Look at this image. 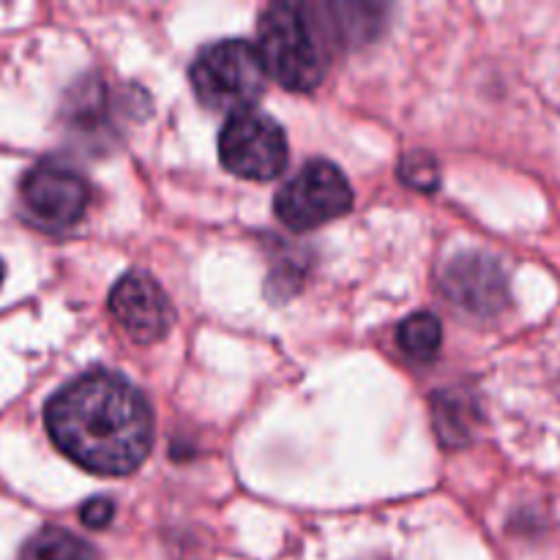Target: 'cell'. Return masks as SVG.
<instances>
[{
    "mask_svg": "<svg viewBox=\"0 0 560 560\" xmlns=\"http://www.w3.org/2000/svg\"><path fill=\"white\" fill-rule=\"evenodd\" d=\"M55 446L98 476H129L153 446V413L140 388L115 372H85L44 410Z\"/></svg>",
    "mask_w": 560,
    "mask_h": 560,
    "instance_id": "cell-1",
    "label": "cell"
},
{
    "mask_svg": "<svg viewBox=\"0 0 560 560\" xmlns=\"http://www.w3.org/2000/svg\"><path fill=\"white\" fill-rule=\"evenodd\" d=\"M266 74L293 93L315 91L328 71L326 25L299 3L268 5L257 22Z\"/></svg>",
    "mask_w": 560,
    "mask_h": 560,
    "instance_id": "cell-2",
    "label": "cell"
},
{
    "mask_svg": "<svg viewBox=\"0 0 560 560\" xmlns=\"http://www.w3.org/2000/svg\"><path fill=\"white\" fill-rule=\"evenodd\" d=\"M266 66L249 42L228 38L200 49L189 69L191 88L202 107L238 115L266 91Z\"/></svg>",
    "mask_w": 560,
    "mask_h": 560,
    "instance_id": "cell-3",
    "label": "cell"
},
{
    "mask_svg": "<svg viewBox=\"0 0 560 560\" xmlns=\"http://www.w3.org/2000/svg\"><path fill=\"white\" fill-rule=\"evenodd\" d=\"M353 208V189L337 164L326 159H312L277 191L273 211L279 222L290 230L323 228L345 217Z\"/></svg>",
    "mask_w": 560,
    "mask_h": 560,
    "instance_id": "cell-4",
    "label": "cell"
},
{
    "mask_svg": "<svg viewBox=\"0 0 560 560\" xmlns=\"http://www.w3.org/2000/svg\"><path fill=\"white\" fill-rule=\"evenodd\" d=\"M20 202L27 222L47 233L69 230L91 206V184L63 159H42L20 184Z\"/></svg>",
    "mask_w": 560,
    "mask_h": 560,
    "instance_id": "cell-5",
    "label": "cell"
},
{
    "mask_svg": "<svg viewBox=\"0 0 560 560\" xmlns=\"http://www.w3.org/2000/svg\"><path fill=\"white\" fill-rule=\"evenodd\" d=\"M222 164L246 180H273L288 167V137L282 126L257 109L230 115L219 135Z\"/></svg>",
    "mask_w": 560,
    "mask_h": 560,
    "instance_id": "cell-6",
    "label": "cell"
},
{
    "mask_svg": "<svg viewBox=\"0 0 560 560\" xmlns=\"http://www.w3.org/2000/svg\"><path fill=\"white\" fill-rule=\"evenodd\" d=\"M109 312L135 342L153 345L173 326V310L162 284L145 271H129L109 293Z\"/></svg>",
    "mask_w": 560,
    "mask_h": 560,
    "instance_id": "cell-7",
    "label": "cell"
},
{
    "mask_svg": "<svg viewBox=\"0 0 560 560\" xmlns=\"http://www.w3.org/2000/svg\"><path fill=\"white\" fill-rule=\"evenodd\" d=\"M446 295L474 315H495L506 306V273L487 255H463L448 266L443 279Z\"/></svg>",
    "mask_w": 560,
    "mask_h": 560,
    "instance_id": "cell-8",
    "label": "cell"
},
{
    "mask_svg": "<svg viewBox=\"0 0 560 560\" xmlns=\"http://www.w3.org/2000/svg\"><path fill=\"white\" fill-rule=\"evenodd\" d=\"M20 560H98L96 550L63 528H42L22 547Z\"/></svg>",
    "mask_w": 560,
    "mask_h": 560,
    "instance_id": "cell-9",
    "label": "cell"
},
{
    "mask_svg": "<svg viewBox=\"0 0 560 560\" xmlns=\"http://www.w3.org/2000/svg\"><path fill=\"white\" fill-rule=\"evenodd\" d=\"M397 342L399 348L405 350V355H410L413 361H424L427 364V361L435 359L438 350H441V320H438L435 315H430V312H416V315H410L408 320L399 326Z\"/></svg>",
    "mask_w": 560,
    "mask_h": 560,
    "instance_id": "cell-10",
    "label": "cell"
},
{
    "mask_svg": "<svg viewBox=\"0 0 560 560\" xmlns=\"http://www.w3.org/2000/svg\"><path fill=\"white\" fill-rule=\"evenodd\" d=\"M402 178L416 189H432V186H438V164L427 153H413V156L405 159Z\"/></svg>",
    "mask_w": 560,
    "mask_h": 560,
    "instance_id": "cell-11",
    "label": "cell"
},
{
    "mask_svg": "<svg viewBox=\"0 0 560 560\" xmlns=\"http://www.w3.org/2000/svg\"><path fill=\"white\" fill-rule=\"evenodd\" d=\"M80 517H82V523L88 525V528H93V530L107 528V525L113 523V517H115L113 501H109V498H91V501L82 506Z\"/></svg>",
    "mask_w": 560,
    "mask_h": 560,
    "instance_id": "cell-12",
    "label": "cell"
},
{
    "mask_svg": "<svg viewBox=\"0 0 560 560\" xmlns=\"http://www.w3.org/2000/svg\"><path fill=\"white\" fill-rule=\"evenodd\" d=\"M3 277H5V268H3V260H0V284H3Z\"/></svg>",
    "mask_w": 560,
    "mask_h": 560,
    "instance_id": "cell-13",
    "label": "cell"
}]
</instances>
